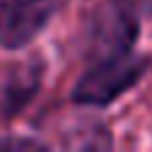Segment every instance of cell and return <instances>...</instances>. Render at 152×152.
<instances>
[{
	"instance_id": "obj_1",
	"label": "cell",
	"mask_w": 152,
	"mask_h": 152,
	"mask_svg": "<svg viewBox=\"0 0 152 152\" xmlns=\"http://www.w3.org/2000/svg\"><path fill=\"white\" fill-rule=\"evenodd\" d=\"M144 72V59L136 56L134 51H120V53H104L94 56L91 67L86 75L77 80L72 99L77 104H110L120 94H126Z\"/></svg>"
},
{
	"instance_id": "obj_2",
	"label": "cell",
	"mask_w": 152,
	"mask_h": 152,
	"mask_svg": "<svg viewBox=\"0 0 152 152\" xmlns=\"http://www.w3.org/2000/svg\"><path fill=\"white\" fill-rule=\"evenodd\" d=\"M64 3L67 0H0V45H27Z\"/></svg>"
},
{
	"instance_id": "obj_3",
	"label": "cell",
	"mask_w": 152,
	"mask_h": 152,
	"mask_svg": "<svg viewBox=\"0 0 152 152\" xmlns=\"http://www.w3.org/2000/svg\"><path fill=\"white\" fill-rule=\"evenodd\" d=\"M40 67L37 64H24L21 69H16L11 75V80L3 88V112L5 115H16L35 94L40 86Z\"/></svg>"
}]
</instances>
